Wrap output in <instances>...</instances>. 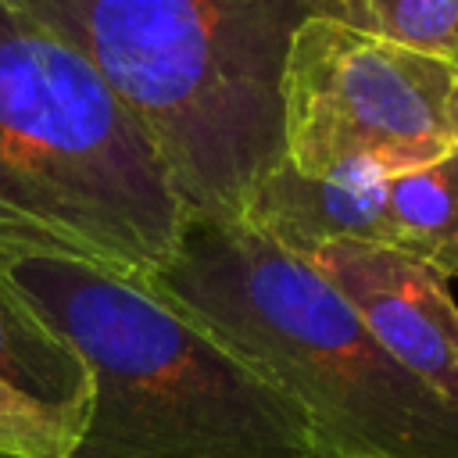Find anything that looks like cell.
<instances>
[{"label": "cell", "mask_w": 458, "mask_h": 458, "mask_svg": "<svg viewBox=\"0 0 458 458\" xmlns=\"http://www.w3.org/2000/svg\"><path fill=\"white\" fill-rule=\"evenodd\" d=\"M186 225L150 136L21 0H0V261L54 254L143 283Z\"/></svg>", "instance_id": "4"}, {"label": "cell", "mask_w": 458, "mask_h": 458, "mask_svg": "<svg viewBox=\"0 0 458 458\" xmlns=\"http://www.w3.org/2000/svg\"><path fill=\"white\" fill-rule=\"evenodd\" d=\"M315 14L429 54H451L458 32V0H315Z\"/></svg>", "instance_id": "10"}, {"label": "cell", "mask_w": 458, "mask_h": 458, "mask_svg": "<svg viewBox=\"0 0 458 458\" xmlns=\"http://www.w3.org/2000/svg\"><path fill=\"white\" fill-rule=\"evenodd\" d=\"M304 258L433 394L458 408V304L429 265L383 243H322Z\"/></svg>", "instance_id": "6"}, {"label": "cell", "mask_w": 458, "mask_h": 458, "mask_svg": "<svg viewBox=\"0 0 458 458\" xmlns=\"http://www.w3.org/2000/svg\"><path fill=\"white\" fill-rule=\"evenodd\" d=\"M386 179L390 175L369 165L304 175L283 157L254 193L243 218L290 254H304L322 243L386 247Z\"/></svg>", "instance_id": "7"}, {"label": "cell", "mask_w": 458, "mask_h": 458, "mask_svg": "<svg viewBox=\"0 0 458 458\" xmlns=\"http://www.w3.org/2000/svg\"><path fill=\"white\" fill-rule=\"evenodd\" d=\"M283 390L322 458H458V408L411 376L358 311L247 218H186L143 279Z\"/></svg>", "instance_id": "2"}, {"label": "cell", "mask_w": 458, "mask_h": 458, "mask_svg": "<svg viewBox=\"0 0 458 458\" xmlns=\"http://www.w3.org/2000/svg\"><path fill=\"white\" fill-rule=\"evenodd\" d=\"M454 61H458V54H454Z\"/></svg>", "instance_id": "14"}, {"label": "cell", "mask_w": 458, "mask_h": 458, "mask_svg": "<svg viewBox=\"0 0 458 458\" xmlns=\"http://www.w3.org/2000/svg\"><path fill=\"white\" fill-rule=\"evenodd\" d=\"M386 233L394 250L458 276V150L386 179Z\"/></svg>", "instance_id": "9"}, {"label": "cell", "mask_w": 458, "mask_h": 458, "mask_svg": "<svg viewBox=\"0 0 458 458\" xmlns=\"http://www.w3.org/2000/svg\"><path fill=\"white\" fill-rule=\"evenodd\" d=\"M458 61L311 14L283 72V154L304 175L369 165L401 175L458 150Z\"/></svg>", "instance_id": "5"}, {"label": "cell", "mask_w": 458, "mask_h": 458, "mask_svg": "<svg viewBox=\"0 0 458 458\" xmlns=\"http://www.w3.org/2000/svg\"><path fill=\"white\" fill-rule=\"evenodd\" d=\"M0 272L89 369L64 458H322L304 411L150 286L54 254Z\"/></svg>", "instance_id": "3"}, {"label": "cell", "mask_w": 458, "mask_h": 458, "mask_svg": "<svg viewBox=\"0 0 458 458\" xmlns=\"http://www.w3.org/2000/svg\"><path fill=\"white\" fill-rule=\"evenodd\" d=\"M451 114H454V132H458V89H454V104H451Z\"/></svg>", "instance_id": "12"}, {"label": "cell", "mask_w": 458, "mask_h": 458, "mask_svg": "<svg viewBox=\"0 0 458 458\" xmlns=\"http://www.w3.org/2000/svg\"><path fill=\"white\" fill-rule=\"evenodd\" d=\"M0 386L39 408L72 444L89 411V369L79 351L0 272Z\"/></svg>", "instance_id": "8"}, {"label": "cell", "mask_w": 458, "mask_h": 458, "mask_svg": "<svg viewBox=\"0 0 458 458\" xmlns=\"http://www.w3.org/2000/svg\"><path fill=\"white\" fill-rule=\"evenodd\" d=\"M458 54V32H454V43H451V57Z\"/></svg>", "instance_id": "13"}, {"label": "cell", "mask_w": 458, "mask_h": 458, "mask_svg": "<svg viewBox=\"0 0 458 458\" xmlns=\"http://www.w3.org/2000/svg\"><path fill=\"white\" fill-rule=\"evenodd\" d=\"M129 107L186 218H243L283 154V72L315 0H21Z\"/></svg>", "instance_id": "1"}, {"label": "cell", "mask_w": 458, "mask_h": 458, "mask_svg": "<svg viewBox=\"0 0 458 458\" xmlns=\"http://www.w3.org/2000/svg\"><path fill=\"white\" fill-rule=\"evenodd\" d=\"M72 440L29 401L0 386V458H64Z\"/></svg>", "instance_id": "11"}]
</instances>
